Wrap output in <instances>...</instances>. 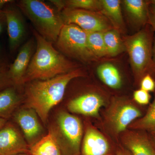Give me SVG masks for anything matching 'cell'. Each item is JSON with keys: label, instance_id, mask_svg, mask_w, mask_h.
<instances>
[{"label": "cell", "instance_id": "836d02e7", "mask_svg": "<svg viewBox=\"0 0 155 155\" xmlns=\"http://www.w3.org/2000/svg\"><path fill=\"white\" fill-rule=\"evenodd\" d=\"M117 155H131L129 153L127 152L124 151H120L117 153Z\"/></svg>", "mask_w": 155, "mask_h": 155}, {"label": "cell", "instance_id": "d6986e66", "mask_svg": "<svg viewBox=\"0 0 155 155\" xmlns=\"http://www.w3.org/2000/svg\"><path fill=\"white\" fill-rule=\"evenodd\" d=\"M100 79L105 84L113 89H119L122 84L121 74L117 67L110 63L100 65L97 69Z\"/></svg>", "mask_w": 155, "mask_h": 155}, {"label": "cell", "instance_id": "7a4b0ae2", "mask_svg": "<svg viewBox=\"0 0 155 155\" xmlns=\"http://www.w3.org/2000/svg\"><path fill=\"white\" fill-rule=\"evenodd\" d=\"M36 48L22 84L36 80L50 79L76 69V65L67 59L35 29L32 30Z\"/></svg>", "mask_w": 155, "mask_h": 155}, {"label": "cell", "instance_id": "ffe728a7", "mask_svg": "<svg viewBox=\"0 0 155 155\" xmlns=\"http://www.w3.org/2000/svg\"><path fill=\"white\" fill-rule=\"evenodd\" d=\"M20 98L14 87H7L0 92V117L6 119L18 105Z\"/></svg>", "mask_w": 155, "mask_h": 155}, {"label": "cell", "instance_id": "4316f807", "mask_svg": "<svg viewBox=\"0 0 155 155\" xmlns=\"http://www.w3.org/2000/svg\"><path fill=\"white\" fill-rule=\"evenodd\" d=\"M9 67L0 64V88L2 87L8 81L11 82L8 74Z\"/></svg>", "mask_w": 155, "mask_h": 155}, {"label": "cell", "instance_id": "74e56055", "mask_svg": "<svg viewBox=\"0 0 155 155\" xmlns=\"http://www.w3.org/2000/svg\"><path fill=\"white\" fill-rule=\"evenodd\" d=\"M1 45H0V54H1Z\"/></svg>", "mask_w": 155, "mask_h": 155}, {"label": "cell", "instance_id": "d590c367", "mask_svg": "<svg viewBox=\"0 0 155 155\" xmlns=\"http://www.w3.org/2000/svg\"><path fill=\"white\" fill-rule=\"evenodd\" d=\"M149 4L152 5L155 7V0H152V1H148Z\"/></svg>", "mask_w": 155, "mask_h": 155}, {"label": "cell", "instance_id": "603a6c76", "mask_svg": "<svg viewBox=\"0 0 155 155\" xmlns=\"http://www.w3.org/2000/svg\"><path fill=\"white\" fill-rule=\"evenodd\" d=\"M65 8L79 9L95 12H100L101 0H68L64 1Z\"/></svg>", "mask_w": 155, "mask_h": 155}, {"label": "cell", "instance_id": "8fae6325", "mask_svg": "<svg viewBox=\"0 0 155 155\" xmlns=\"http://www.w3.org/2000/svg\"><path fill=\"white\" fill-rule=\"evenodd\" d=\"M58 123L73 152L77 154L79 152L82 134V125L80 120L71 114L61 112L58 116Z\"/></svg>", "mask_w": 155, "mask_h": 155}, {"label": "cell", "instance_id": "5b68a950", "mask_svg": "<svg viewBox=\"0 0 155 155\" xmlns=\"http://www.w3.org/2000/svg\"><path fill=\"white\" fill-rule=\"evenodd\" d=\"M56 43L60 52L71 58L85 62L96 59L89 48L87 33L74 24H64Z\"/></svg>", "mask_w": 155, "mask_h": 155}, {"label": "cell", "instance_id": "44dd1931", "mask_svg": "<svg viewBox=\"0 0 155 155\" xmlns=\"http://www.w3.org/2000/svg\"><path fill=\"white\" fill-rule=\"evenodd\" d=\"M104 40L107 55L115 57L125 51L119 31L113 28L104 32Z\"/></svg>", "mask_w": 155, "mask_h": 155}, {"label": "cell", "instance_id": "1f68e13d", "mask_svg": "<svg viewBox=\"0 0 155 155\" xmlns=\"http://www.w3.org/2000/svg\"><path fill=\"white\" fill-rule=\"evenodd\" d=\"M6 119L0 117V129L4 127V125L6 124Z\"/></svg>", "mask_w": 155, "mask_h": 155}, {"label": "cell", "instance_id": "8992f818", "mask_svg": "<svg viewBox=\"0 0 155 155\" xmlns=\"http://www.w3.org/2000/svg\"><path fill=\"white\" fill-rule=\"evenodd\" d=\"M60 13L64 24H74L87 33L104 32L113 28L110 22L101 12L65 8Z\"/></svg>", "mask_w": 155, "mask_h": 155}, {"label": "cell", "instance_id": "484cf974", "mask_svg": "<svg viewBox=\"0 0 155 155\" xmlns=\"http://www.w3.org/2000/svg\"><path fill=\"white\" fill-rule=\"evenodd\" d=\"M140 87L141 89L147 92H151L154 91L155 81L150 74L144 75L142 79Z\"/></svg>", "mask_w": 155, "mask_h": 155}, {"label": "cell", "instance_id": "9c48e42d", "mask_svg": "<svg viewBox=\"0 0 155 155\" xmlns=\"http://www.w3.org/2000/svg\"><path fill=\"white\" fill-rule=\"evenodd\" d=\"M3 12L5 17L9 48L11 52H14L19 48L25 35L24 20L19 10L16 8L8 7Z\"/></svg>", "mask_w": 155, "mask_h": 155}, {"label": "cell", "instance_id": "f546056e", "mask_svg": "<svg viewBox=\"0 0 155 155\" xmlns=\"http://www.w3.org/2000/svg\"><path fill=\"white\" fill-rule=\"evenodd\" d=\"M5 22H6L5 17L2 11V12H0V35L2 33L4 30Z\"/></svg>", "mask_w": 155, "mask_h": 155}, {"label": "cell", "instance_id": "30bf717a", "mask_svg": "<svg viewBox=\"0 0 155 155\" xmlns=\"http://www.w3.org/2000/svg\"><path fill=\"white\" fill-rule=\"evenodd\" d=\"M34 49L33 39L22 45L14 63L9 67L8 74L11 82L16 85L22 84L23 78L31 61Z\"/></svg>", "mask_w": 155, "mask_h": 155}, {"label": "cell", "instance_id": "cb8c5ba5", "mask_svg": "<svg viewBox=\"0 0 155 155\" xmlns=\"http://www.w3.org/2000/svg\"><path fill=\"white\" fill-rule=\"evenodd\" d=\"M135 129L150 130L155 128V97L147 114L132 125Z\"/></svg>", "mask_w": 155, "mask_h": 155}, {"label": "cell", "instance_id": "d4e9b609", "mask_svg": "<svg viewBox=\"0 0 155 155\" xmlns=\"http://www.w3.org/2000/svg\"><path fill=\"white\" fill-rule=\"evenodd\" d=\"M133 97L134 101L142 105L148 104L150 100V95L148 92L141 89L134 91Z\"/></svg>", "mask_w": 155, "mask_h": 155}, {"label": "cell", "instance_id": "4fadbf2b", "mask_svg": "<svg viewBox=\"0 0 155 155\" xmlns=\"http://www.w3.org/2000/svg\"><path fill=\"white\" fill-rule=\"evenodd\" d=\"M104 101L99 95L87 93L75 98L68 104L69 110L85 116H97Z\"/></svg>", "mask_w": 155, "mask_h": 155}, {"label": "cell", "instance_id": "7c38bea8", "mask_svg": "<svg viewBox=\"0 0 155 155\" xmlns=\"http://www.w3.org/2000/svg\"><path fill=\"white\" fill-rule=\"evenodd\" d=\"M14 117L29 144H31V146L36 143V140L41 135L43 130L36 112L30 108L22 109L15 114Z\"/></svg>", "mask_w": 155, "mask_h": 155}, {"label": "cell", "instance_id": "3957f363", "mask_svg": "<svg viewBox=\"0 0 155 155\" xmlns=\"http://www.w3.org/2000/svg\"><path fill=\"white\" fill-rule=\"evenodd\" d=\"M18 6L41 36L50 42H56L64 25L59 12L39 0H22Z\"/></svg>", "mask_w": 155, "mask_h": 155}, {"label": "cell", "instance_id": "8d00e7d4", "mask_svg": "<svg viewBox=\"0 0 155 155\" xmlns=\"http://www.w3.org/2000/svg\"><path fill=\"white\" fill-rule=\"evenodd\" d=\"M16 155H30L28 153H21L19 154H17Z\"/></svg>", "mask_w": 155, "mask_h": 155}, {"label": "cell", "instance_id": "e0dca14e", "mask_svg": "<svg viewBox=\"0 0 155 155\" xmlns=\"http://www.w3.org/2000/svg\"><path fill=\"white\" fill-rule=\"evenodd\" d=\"M123 3L127 14L135 24L142 25L148 22L149 14L148 1L125 0Z\"/></svg>", "mask_w": 155, "mask_h": 155}, {"label": "cell", "instance_id": "4dcf8cb0", "mask_svg": "<svg viewBox=\"0 0 155 155\" xmlns=\"http://www.w3.org/2000/svg\"><path fill=\"white\" fill-rule=\"evenodd\" d=\"M13 2L14 1L11 0H0V12L3 11V8L5 6L13 3Z\"/></svg>", "mask_w": 155, "mask_h": 155}, {"label": "cell", "instance_id": "2e32d148", "mask_svg": "<svg viewBox=\"0 0 155 155\" xmlns=\"http://www.w3.org/2000/svg\"><path fill=\"white\" fill-rule=\"evenodd\" d=\"M100 12L109 20L114 28L123 30L124 22L119 0H101Z\"/></svg>", "mask_w": 155, "mask_h": 155}, {"label": "cell", "instance_id": "ba28073f", "mask_svg": "<svg viewBox=\"0 0 155 155\" xmlns=\"http://www.w3.org/2000/svg\"><path fill=\"white\" fill-rule=\"evenodd\" d=\"M28 144L18 129L11 123L0 129V155L29 154Z\"/></svg>", "mask_w": 155, "mask_h": 155}, {"label": "cell", "instance_id": "e575fe53", "mask_svg": "<svg viewBox=\"0 0 155 155\" xmlns=\"http://www.w3.org/2000/svg\"><path fill=\"white\" fill-rule=\"evenodd\" d=\"M150 131L153 137L155 139V128H153V129H150L149 130Z\"/></svg>", "mask_w": 155, "mask_h": 155}, {"label": "cell", "instance_id": "f1b7e54d", "mask_svg": "<svg viewBox=\"0 0 155 155\" xmlns=\"http://www.w3.org/2000/svg\"><path fill=\"white\" fill-rule=\"evenodd\" d=\"M51 3L54 5L58 9V12H61L63 9L65 8V5L64 1L61 0H51L50 1Z\"/></svg>", "mask_w": 155, "mask_h": 155}, {"label": "cell", "instance_id": "5bb4252c", "mask_svg": "<svg viewBox=\"0 0 155 155\" xmlns=\"http://www.w3.org/2000/svg\"><path fill=\"white\" fill-rule=\"evenodd\" d=\"M109 150L107 141L95 129L87 130L82 145V155H107Z\"/></svg>", "mask_w": 155, "mask_h": 155}, {"label": "cell", "instance_id": "277c9868", "mask_svg": "<svg viewBox=\"0 0 155 155\" xmlns=\"http://www.w3.org/2000/svg\"><path fill=\"white\" fill-rule=\"evenodd\" d=\"M123 41L134 74L139 77L143 76L152 61L153 48L150 31L142 29L133 35L125 37Z\"/></svg>", "mask_w": 155, "mask_h": 155}, {"label": "cell", "instance_id": "9a60e30c", "mask_svg": "<svg viewBox=\"0 0 155 155\" xmlns=\"http://www.w3.org/2000/svg\"><path fill=\"white\" fill-rule=\"evenodd\" d=\"M125 141L132 155H155L154 147L147 137L142 134H130L125 137Z\"/></svg>", "mask_w": 155, "mask_h": 155}, {"label": "cell", "instance_id": "ac0fdd59", "mask_svg": "<svg viewBox=\"0 0 155 155\" xmlns=\"http://www.w3.org/2000/svg\"><path fill=\"white\" fill-rule=\"evenodd\" d=\"M29 154L63 155L60 146L52 132H50L31 146L29 149Z\"/></svg>", "mask_w": 155, "mask_h": 155}, {"label": "cell", "instance_id": "d6a6232c", "mask_svg": "<svg viewBox=\"0 0 155 155\" xmlns=\"http://www.w3.org/2000/svg\"><path fill=\"white\" fill-rule=\"evenodd\" d=\"M152 54L153 60L154 62L155 63V38L153 46V48Z\"/></svg>", "mask_w": 155, "mask_h": 155}, {"label": "cell", "instance_id": "f35d334b", "mask_svg": "<svg viewBox=\"0 0 155 155\" xmlns=\"http://www.w3.org/2000/svg\"></svg>", "mask_w": 155, "mask_h": 155}, {"label": "cell", "instance_id": "6da1fadb", "mask_svg": "<svg viewBox=\"0 0 155 155\" xmlns=\"http://www.w3.org/2000/svg\"><path fill=\"white\" fill-rule=\"evenodd\" d=\"M83 74L77 69L50 79L34 80L26 89V107L33 110L46 123L51 109L63 99L69 82Z\"/></svg>", "mask_w": 155, "mask_h": 155}, {"label": "cell", "instance_id": "52a82bcc", "mask_svg": "<svg viewBox=\"0 0 155 155\" xmlns=\"http://www.w3.org/2000/svg\"><path fill=\"white\" fill-rule=\"evenodd\" d=\"M141 116L140 111L133 104L119 101L110 108L107 119L113 130L118 133L125 130L129 124Z\"/></svg>", "mask_w": 155, "mask_h": 155}, {"label": "cell", "instance_id": "83f0119b", "mask_svg": "<svg viewBox=\"0 0 155 155\" xmlns=\"http://www.w3.org/2000/svg\"><path fill=\"white\" fill-rule=\"evenodd\" d=\"M148 22L155 31V8L152 9L149 11Z\"/></svg>", "mask_w": 155, "mask_h": 155}, {"label": "cell", "instance_id": "7402d4cb", "mask_svg": "<svg viewBox=\"0 0 155 155\" xmlns=\"http://www.w3.org/2000/svg\"><path fill=\"white\" fill-rule=\"evenodd\" d=\"M87 43L91 51L96 58L107 55L104 38V32L87 33Z\"/></svg>", "mask_w": 155, "mask_h": 155}]
</instances>
